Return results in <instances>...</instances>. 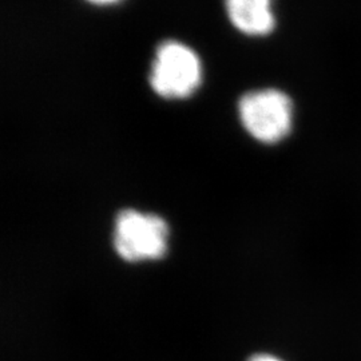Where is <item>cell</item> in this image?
Listing matches in <instances>:
<instances>
[{"instance_id": "cell-1", "label": "cell", "mask_w": 361, "mask_h": 361, "mask_svg": "<svg viewBox=\"0 0 361 361\" xmlns=\"http://www.w3.org/2000/svg\"><path fill=\"white\" fill-rule=\"evenodd\" d=\"M238 111L246 131L259 142H280L292 131L293 104L283 91H250L240 99Z\"/></svg>"}, {"instance_id": "cell-2", "label": "cell", "mask_w": 361, "mask_h": 361, "mask_svg": "<svg viewBox=\"0 0 361 361\" xmlns=\"http://www.w3.org/2000/svg\"><path fill=\"white\" fill-rule=\"evenodd\" d=\"M201 80L202 66L190 47L174 40L158 46L150 74V85L158 95L186 98L198 89Z\"/></svg>"}, {"instance_id": "cell-3", "label": "cell", "mask_w": 361, "mask_h": 361, "mask_svg": "<svg viewBox=\"0 0 361 361\" xmlns=\"http://www.w3.org/2000/svg\"><path fill=\"white\" fill-rule=\"evenodd\" d=\"M168 224L155 214L122 210L114 225V249L125 261L161 258L168 250Z\"/></svg>"}, {"instance_id": "cell-4", "label": "cell", "mask_w": 361, "mask_h": 361, "mask_svg": "<svg viewBox=\"0 0 361 361\" xmlns=\"http://www.w3.org/2000/svg\"><path fill=\"white\" fill-rule=\"evenodd\" d=\"M273 0H225L233 26L246 35L264 37L276 27Z\"/></svg>"}, {"instance_id": "cell-5", "label": "cell", "mask_w": 361, "mask_h": 361, "mask_svg": "<svg viewBox=\"0 0 361 361\" xmlns=\"http://www.w3.org/2000/svg\"><path fill=\"white\" fill-rule=\"evenodd\" d=\"M247 361H283L280 360L279 357H274L271 355H256L253 357H250Z\"/></svg>"}, {"instance_id": "cell-6", "label": "cell", "mask_w": 361, "mask_h": 361, "mask_svg": "<svg viewBox=\"0 0 361 361\" xmlns=\"http://www.w3.org/2000/svg\"><path fill=\"white\" fill-rule=\"evenodd\" d=\"M91 3H97V4H110V3H116L118 0H89Z\"/></svg>"}]
</instances>
